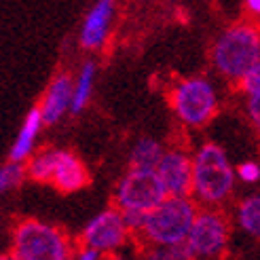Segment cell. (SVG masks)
<instances>
[{
  "mask_svg": "<svg viewBox=\"0 0 260 260\" xmlns=\"http://www.w3.org/2000/svg\"><path fill=\"white\" fill-rule=\"evenodd\" d=\"M192 188L190 197L203 207H220L235 190V167L226 150L216 142H205L190 154Z\"/></svg>",
  "mask_w": 260,
  "mask_h": 260,
  "instance_id": "obj_1",
  "label": "cell"
},
{
  "mask_svg": "<svg viewBox=\"0 0 260 260\" xmlns=\"http://www.w3.org/2000/svg\"><path fill=\"white\" fill-rule=\"evenodd\" d=\"M72 258H79V260H100L102 254L93 248H89V245H79L76 250H72Z\"/></svg>",
  "mask_w": 260,
  "mask_h": 260,
  "instance_id": "obj_22",
  "label": "cell"
},
{
  "mask_svg": "<svg viewBox=\"0 0 260 260\" xmlns=\"http://www.w3.org/2000/svg\"><path fill=\"white\" fill-rule=\"evenodd\" d=\"M237 87L243 91V95H260V59L241 76Z\"/></svg>",
  "mask_w": 260,
  "mask_h": 260,
  "instance_id": "obj_19",
  "label": "cell"
},
{
  "mask_svg": "<svg viewBox=\"0 0 260 260\" xmlns=\"http://www.w3.org/2000/svg\"><path fill=\"white\" fill-rule=\"evenodd\" d=\"M49 182L59 192H76L87 186L89 172L74 152L53 148V170Z\"/></svg>",
  "mask_w": 260,
  "mask_h": 260,
  "instance_id": "obj_11",
  "label": "cell"
},
{
  "mask_svg": "<svg viewBox=\"0 0 260 260\" xmlns=\"http://www.w3.org/2000/svg\"><path fill=\"white\" fill-rule=\"evenodd\" d=\"M146 258L152 260H190V252L186 243H176V245H146L144 250Z\"/></svg>",
  "mask_w": 260,
  "mask_h": 260,
  "instance_id": "obj_17",
  "label": "cell"
},
{
  "mask_svg": "<svg viewBox=\"0 0 260 260\" xmlns=\"http://www.w3.org/2000/svg\"><path fill=\"white\" fill-rule=\"evenodd\" d=\"M235 178L241 180L243 184H256L260 182V165L254 161H243L235 167Z\"/></svg>",
  "mask_w": 260,
  "mask_h": 260,
  "instance_id": "obj_20",
  "label": "cell"
},
{
  "mask_svg": "<svg viewBox=\"0 0 260 260\" xmlns=\"http://www.w3.org/2000/svg\"><path fill=\"white\" fill-rule=\"evenodd\" d=\"M129 239H132V231L127 229L123 212L116 205L93 216L81 233V243L98 250L102 256L116 254L125 248Z\"/></svg>",
  "mask_w": 260,
  "mask_h": 260,
  "instance_id": "obj_8",
  "label": "cell"
},
{
  "mask_svg": "<svg viewBox=\"0 0 260 260\" xmlns=\"http://www.w3.org/2000/svg\"><path fill=\"white\" fill-rule=\"evenodd\" d=\"M235 222L245 235H250L252 239H260V192L250 194L237 203Z\"/></svg>",
  "mask_w": 260,
  "mask_h": 260,
  "instance_id": "obj_16",
  "label": "cell"
},
{
  "mask_svg": "<svg viewBox=\"0 0 260 260\" xmlns=\"http://www.w3.org/2000/svg\"><path fill=\"white\" fill-rule=\"evenodd\" d=\"M245 116L260 136V95H245Z\"/></svg>",
  "mask_w": 260,
  "mask_h": 260,
  "instance_id": "obj_21",
  "label": "cell"
},
{
  "mask_svg": "<svg viewBox=\"0 0 260 260\" xmlns=\"http://www.w3.org/2000/svg\"><path fill=\"white\" fill-rule=\"evenodd\" d=\"M95 74H98L95 61L87 59L79 68L76 79H72V104H70L72 114H81L89 106L91 95H93V87H95Z\"/></svg>",
  "mask_w": 260,
  "mask_h": 260,
  "instance_id": "obj_14",
  "label": "cell"
},
{
  "mask_svg": "<svg viewBox=\"0 0 260 260\" xmlns=\"http://www.w3.org/2000/svg\"><path fill=\"white\" fill-rule=\"evenodd\" d=\"M199 210L192 197H167L144 214L142 226L136 235L146 245H176L184 243L188 229Z\"/></svg>",
  "mask_w": 260,
  "mask_h": 260,
  "instance_id": "obj_3",
  "label": "cell"
},
{
  "mask_svg": "<svg viewBox=\"0 0 260 260\" xmlns=\"http://www.w3.org/2000/svg\"><path fill=\"white\" fill-rule=\"evenodd\" d=\"M74 245L66 233L41 220L19 222L11 241V256L15 260H68Z\"/></svg>",
  "mask_w": 260,
  "mask_h": 260,
  "instance_id": "obj_4",
  "label": "cell"
},
{
  "mask_svg": "<svg viewBox=\"0 0 260 260\" xmlns=\"http://www.w3.org/2000/svg\"><path fill=\"white\" fill-rule=\"evenodd\" d=\"M161 184L172 197H190L192 188V159L182 148H165L159 165L154 167Z\"/></svg>",
  "mask_w": 260,
  "mask_h": 260,
  "instance_id": "obj_9",
  "label": "cell"
},
{
  "mask_svg": "<svg viewBox=\"0 0 260 260\" xmlns=\"http://www.w3.org/2000/svg\"><path fill=\"white\" fill-rule=\"evenodd\" d=\"M25 178V167L23 163L9 161L7 165L0 167V194L15 190Z\"/></svg>",
  "mask_w": 260,
  "mask_h": 260,
  "instance_id": "obj_18",
  "label": "cell"
},
{
  "mask_svg": "<svg viewBox=\"0 0 260 260\" xmlns=\"http://www.w3.org/2000/svg\"><path fill=\"white\" fill-rule=\"evenodd\" d=\"M165 152V146L154 138H140L129 152V167L134 170H154Z\"/></svg>",
  "mask_w": 260,
  "mask_h": 260,
  "instance_id": "obj_15",
  "label": "cell"
},
{
  "mask_svg": "<svg viewBox=\"0 0 260 260\" xmlns=\"http://www.w3.org/2000/svg\"><path fill=\"white\" fill-rule=\"evenodd\" d=\"M243 9L252 21L260 23V0H243Z\"/></svg>",
  "mask_w": 260,
  "mask_h": 260,
  "instance_id": "obj_23",
  "label": "cell"
},
{
  "mask_svg": "<svg viewBox=\"0 0 260 260\" xmlns=\"http://www.w3.org/2000/svg\"><path fill=\"white\" fill-rule=\"evenodd\" d=\"M116 17V0H95L81 23L79 45L85 51H100L106 47Z\"/></svg>",
  "mask_w": 260,
  "mask_h": 260,
  "instance_id": "obj_10",
  "label": "cell"
},
{
  "mask_svg": "<svg viewBox=\"0 0 260 260\" xmlns=\"http://www.w3.org/2000/svg\"><path fill=\"white\" fill-rule=\"evenodd\" d=\"M167 197L154 170H134L119 180L114 190V205L121 212H148Z\"/></svg>",
  "mask_w": 260,
  "mask_h": 260,
  "instance_id": "obj_7",
  "label": "cell"
},
{
  "mask_svg": "<svg viewBox=\"0 0 260 260\" xmlns=\"http://www.w3.org/2000/svg\"><path fill=\"white\" fill-rule=\"evenodd\" d=\"M229 218L218 207H203L194 214L184 243L192 258H220L229 248Z\"/></svg>",
  "mask_w": 260,
  "mask_h": 260,
  "instance_id": "obj_6",
  "label": "cell"
},
{
  "mask_svg": "<svg viewBox=\"0 0 260 260\" xmlns=\"http://www.w3.org/2000/svg\"><path fill=\"white\" fill-rule=\"evenodd\" d=\"M72 104V76L61 72L49 83L45 95L41 100V116L45 125H57L70 112Z\"/></svg>",
  "mask_w": 260,
  "mask_h": 260,
  "instance_id": "obj_12",
  "label": "cell"
},
{
  "mask_svg": "<svg viewBox=\"0 0 260 260\" xmlns=\"http://www.w3.org/2000/svg\"><path fill=\"white\" fill-rule=\"evenodd\" d=\"M170 104L182 125L199 129L216 116L220 108V98L216 85L210 79L188 76V79L176 81L170 91Z\"/></svg>",
  "mask_w": 260,
  "mask_h": 260,
  "instance_id": "obj_5",
  "label": "cell"
},
{
  "mask_svg": "<svg viewBox=\"0 0 260 260\" xmlns=\"http://www.w3.org/2000/svg\"><path fill=\"white\" fill-rule=\"evenodd\" d=\"M43 116L38 108H32L17 132V138L13 140L11 150H9V161H17V163H25L32 154L36 152V144H38V138H41L43 132Z\"/></svg>",
  "mask_w": 260,
  "mask_h": 260,
  "instance_id": "obj_13",
  "label": "cell"
},
{
  "mask_svg": "<svg viewBox=\"0 0 260 260\" xmlns=\"http://www.w3.org/2000/svg\"><path fill=\"white\" fill-rule=\"evenodd\" d=\"M210 59L216 74L231 85H237L260 59V23L252 19L231 23L214 41Z\"/></svg>",
  "mask_w": 260,
  "mask_h": 260,
  "instance_id": "obj_2",
  "label": "cell"
}]
</instances>
